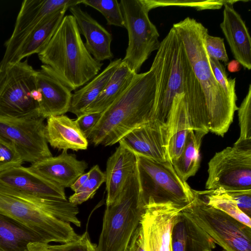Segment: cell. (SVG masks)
Here are the masks:
<instances>
[{"label": "cell", "mask_w": 251, "mask_h": 251, "mask_svg": "<svg viewBox=\"0 0 251 251\" xmlns=\"http://www.w3.org/2000/svg\"><path fill=\"white\" fill-rule=\"evenodd\" d=\"M173 27L182 43L203 93L206 114L205 129L208 133L224 137L238 107L228 98L214 76L205 47L208 29L188 17L174 24Z\"/></svg>", "instance_id": "6da1fadb"}, {"label": "cell", "mask_w": 251, "mask_h": 251, "mask_svg": "<svg viewBox=\"0 0 251 251\" xmlns=\"http://www.w3.org/2000/svg\"><path fill=\"white\" fill-rule=\"evenodd\" d=\"M156 78L151 66L136 74L124 93L107 109L91 131L87 139L95 146L117 143L133 129L154 118Z\"/></svg>", "instance_id": "7a4b0ae2"}, {"label": "cell", "mask_w": 251, "mask_h": 251, "mask_svg": "<svg viewBox=\"0 0 251 251\" xmlns=\"http://www.w3.org/2000/svg\"><path fill=\"white\" fill-rule=\"evenodd\" d=\"M38 56L71 91L95 77L103 65L87 50L72 15L64 16Z\"/></svg>", "instance_id": "3957f363"}, {"label": "cell", "mask_w": 251, "mask_h": 251, "mask_svg": "<svg viewBox=\"0 0 251 251\" xmlns=\"http://www.w3.org/2000/svg\"><path fill=\"white\" fill-rule=\"evenodd\" d=\"M138 167L115 200L107 205L97 251H125L144 213Z\"/></svg>", "instance_id": "277c9868"}, {"label": "cell", "mask_w": 251, "mask_h": 251, "mask_svg": "<svg viewBox=\"0 0 251 251\" xmlns=\"http://www.w3.org/2000/svg\"><path fill=\"white\" fill-rule=\"evenodd\" d=\"M47 198L29 195L0 183V212L40 234L48 243H65L78 239L70 224L57 219L44 210Z\"/></svg>", "instance_id": "5b68a950"}, {"label": "cell", "mask_w": 251, "mask_h": 251, "mask_svg": "<svg viewBox=\"0 0 251 251\" xmlns=\"http://www.w3.org/2000/svg\"><path fill=\"white\" fill-rule=\"evenodd\" d=\"M182 42L174 28L160 43L151 66L156 78V96L153 119L165 123L173 100L183 93L181 64Z\"/></svg>", "instance_id": "8992f818"}, {"label": "cell", "mask_w": 251, "mask_h": 251, "mask_svg": "<svg viewBox=\"0 0 251 251\" xmlns=\"http://www.w3.org/2000/svg\"><path fill=\"white\" fill-rule=\"evenodd\" d=\"M137 154L143 201L186 205L195 198V190L183 180L170 161L160 162Z\"/></svg>", "instance_id": "52a82bcc"}, {"label": "cell", "mask_w": 251, "mask_h": 251, "mask_svg": "<svg viewBox=\"0 0 251 251\" xmlns=\"http://www.w3.org/2000/svg\"><path fill=\"white\" fill-rule=\"evenodd\" d=\"M182 212L224 251H251V228L208 205L196 191L193 200Z\"/></svg>", "instance_id": "ba28073f"}, {"label": "cell", "mask_w": 251, "mask_h": 251, "mask_svg": "<svg viewBox=\"0 0 251 251\" xmlns=\"http://www.w3.org/2000/svg\"><path fill=\"white\" fill-rule=\"evenodd\" d=\"M36 72L27 59L9 64L0 71V117H41L39 104L31 96L36 89Z\"/></svg>", "instance_id": "9c48e42d"}, {"label": "cell", "mask_w": 251, "mask_h": 251, "mask_svg": "<svg viewBox=\"0 0 251 251\" xmlns=\"http://www.w3.org/2000/svg\"><path fill=\"white\" fill-rule=\"evenodd\" d=\"M119 3L128 37V46L122 62L132 71L139 74L152 52L159 49V34L141 0H121Z\"/></svg>", "instance_id": "30bf717a"}, {"label": "cell", "mask_w": 251, "mask_h": 251, "mask_svg": "<svg viewBox=\"0 0 251 251\" xmlns=\"http://www.w3.org/2000/svg\"><path fill=\"white\" fill-rule=\"evenodd\" d=\"M208 166L207 190H251V144L233 145L216 152Z\"/></svg>", "instance_id": "8fae6325"}, {"label": "cell", "mask_w": 251, "mask_h": 251, "mask_svg": "<svg viewBox=\"0 0 251 251\" xmlns=\"http://www.w3.org/2000/svg\"><path fill=\"white\" fill-rule=\"evenodd\" d=\"M45 119L0 117V138L14 144L24 162L32 164L51 157L45 135Z\"/></svg>", "instance_id": "7c38bea8"}, {"label": "cell", "mask_w": 251, "mask_h": 251, "mask_svg": "<svg viewBox=\"0 0 251 251\" xmlns=\"http://www.w3.org/2000/svg\"><path fill=\"white\" fill-rule=\"evenodd\" d=\"M82 0H24L18 14L12 35L5 42V51L0 62L2 71L10 62L25 39L46 17L64 8L81 3Z\"/></svg>", "instance_id": "4fadbf2b"}, {"label": "cell", "mask_w": 251, "mask_h": 251, "mask_svg": "<svg viewBox=\"0 0 251 251\" xmlns=\"http://www.w3.org/2000/svg\"><path fill=\"white\" fill-rule=\"evenodd\" d=\"M187 205L152 201L146 204L140 224L143 229L147 251H170L173 225Z\"/></svg>", "instance_id": "5bb4252c"}, {"label": "cell", "mask_w": 251, "mask_h": 251, "mask_svg": "<svg viewBox=\"0 0 251 251\" xmlns=\"http://www.w3.org/2000/svg\"><path fill=\"white\" fill-rule=\"evenodd\" d=\"M120 140L136 154L160 162L169 161L166 123L153 119L130 131Z\"/></svg>", "instance_id": "9a60e30c"}, {"label": "cell", "mask_w": 251, "mask_h": 251, "mask_svg": "<svg viewBox=\"0 0 251 251\" xmlns=\"http://www.w3.org/2000/svg\"><path fill=\"white\" fill-rule=\"evenodd\" d=\"M0 183L39 198L67 200L65 188L22 166L0 172Z\"/></svg>", "instance_id": "2e32d148"}, {"label": "cell", "mask_w": 251, "mask_h": 251, "mask_svg": "<svg viewBox=\"0 0 251 251\" xmlns=\"http://www.w3.org/2000/svg\"><path fill=\"white\" fill-rule=\"evenodd\" d=\"M36 89L42 94L39 113L45 119L64 115L69 108L72 94L53 74L50 67L43 64L36 75Z\"/></svg>", "instance_id": "e0dca14e"}, {"label": "cell", "mask_w": 251, "mask_h": 251, "mask_svg": "<svg viewBox=\"0 0 251 251\" xmlns=\"http://www.w3.org/2000/svg\"><path fill=\"white\" fill-rule=\"evenodd\" d=\"M247 0H229L224 5L220 27L235 60L245 69H251V39L245 23L233 8V4Z\"/></svg>", "instance_id": "ac0fdd59"}, {"label": "cell", "mask_w": 251, "mask_h": 251, "mask_svg": "<svg viewBox=\"0 0 251 251\" xmlns=\"http://www.w3.org/2000/svg\"><path fill=\"white\" fill-rule=\"evenodd\" d=\"M88 167L84 160H79L75 154L63 150L56 156H51L32 163L29 167L37 173L64 188L70 187Z\"/></svg>", "instance_id": "d6986e66"}, {"label": "cell", "mask_w": 251, "mask_h": 251, "mask_svg": "<svg viewBox=\"0 0 251 251\" xmlns=\"http://www.w3.org/2000/svg\"><path fill=\"white\" fill-rule=\"evenodd\" d=\"M118 143V147L106 163V206L115 201L137 165L136 153L123 141L120 140Z\"/></svg>", "instance_id": "ffe728a7"}, {"label": "cell", "mask_w": 251, "mask_h": 251, "mask_svg": "<svg viewBox=\"0 0 251 251\" xmlns=\"http://www.w3.org/2000/svg\"><path fill=\"white\" fill-rule=\"evenodd\" d=\"M74 17L80 34L86 39L85 47L98 61L110 60L113 57L111 50L112 34L86 12L79 4L69 8Z\"/></svg>", "instance_id": "44dd1931"}, {"label": "cell", "mask_w": 251, "mask_h": 251, "mask_svg": "<svg viewBox=\"0 0 251 251\" xmlns=\"http://www.w3.org/2000/svg\"><path fill=\"white\" fill-rule=\"evenodd\" d=\"M172 251H212L215 243L210 236L182 211L173 225Z\"/></svg>", "instance_id": "7402d4cb"}, {"label": "cell", "mask_w": 251, "mask_h": 251, "mask_svg": "<svg viewBox=\"0 0 251 251\" xmlns=\"http://www.w3.org/2000/svg\"><path fill=\"white\" fill-rule=\"evenodd\" d=\"M45 135L48 143L59 150H86L88 140L80 129L75 120L64 115L47 118Z\"/></svg>", "instance_id": "603a6c76"}, {"label": "cell", "mask_w": 251, "mask_h": 251, "mask_svg": "<svg viewBox=\"0 0 251 251\" xmlns=\"http://www.w3.org/2000/svg\"><path fill=\"white\" fill-rule=\"evenodd\" d=\"M166 123L169 130L168 159L172 164L180 156L192 128L183 93L175 97Z\"/></svg>", "instance_id": "cb8c5ba5"}, {"label": "cell", "mask_w": 251, "mask_h": 251, "mask_svg": "<svg viewBox=\"0 0 251 251\" xmlns=\"http://www.w3.org/2000/svg\"><path fill=\"white\" fill-rule=\"evenodd\" d=\"M32 243L48 244L36 231L0 212V251H27Z\"/></svg>", "instance_id": "d4e9b609"}, {"label": "cell", "mask_w": 251, "mask_h": 251, "mask_svg": "<svg viewBox=\"0 0 251 251\" xmlns=\"http://www.w3.org/2000/svg\"><path fill=\"white\" fill-rule=\"evenodd\" d=\"M67 9L64 8L56 11L41 22L25 39L9 64L15 63L33 54H38L52 37Z\"/></svg>", "instance_id": "484cf974"}, {"label": "cell", "mask_w": 251, "mask_h": 251, "mask_svg": "<svg viewBox=\"0 0 251 251\" xmlns=\"http://www.w3.org/2000/svg\"><path fill=\"white\" fill-rule=\"evenodd\" d=\"M136 74L121 61L98 97L83 114L104 111L127 89Z\"/></svg>", "instance_id": "4316f807"}, {"label": "cell", "mask_w": 251, "mask_h": 251, "mask_svg": "<svg viewBox=\"0 0 251 251\" xmlns=\"http://www.w3.org/2000/svg\"><path fill=\"white\" fill-rule=\"evenodd\" d=\"M121 61V58L111 61L99 75L72 94L68 112L75 114L77 117L81 115L98 97Z\"/></svg>", "instance_id": "83f0119b"}, {"label": "cell", "mask_w": 251, "mask_h": 251, "mask_svg": "<svg viewBox=\"0 0 251 251\" xmlns=\"http://www.w3.org/2000/svg\"><path fill=\"white\" fill-rule=\"evenodd\" d=\"M205 131L189 129L182 151L172 165L179 176L186 181L195 176L200 166V151Z\"/></svg>", "instance_id": "f1b7e54d"}, {"label": "cell", "mask_w": 251, "mask_h": 251, "mask_svg": "<svg viewBox=\"0 0 251 251\" xmlns=\"http://www.w3.org/2000/svg\"><path fill=\"white\" fill-rule=\"evenodd\" d=\"M209 205L220 210L251 228V219L238 207L236 202L220 189L197 191Z\"/></svg>", "instance_id": "f546056e"}, {"label": "cell", "mask_w": 251, "mask_h": 251, "mask_svg": "<svg viewBox=\"0 0 251 251\" xmlns=\"http://www.w3.org/2000/svg\"><path fill=\"white\" fill-rule=\"evenodd\" d=\"M88 172L89 176L86 182L69 198L68 201L75 205L80 204L92 199L97 190L105 181V173L98 165L92 167Z\"/></svg>", "instance_id": "4dcf8cb0"}, {"label": "cell", "mask_w": 251, "mask_h": 251, "mask_svg": "<svg viewBox=\"0 0 251 251\" xmlns=\"http://www.w3.org/2000/svg\"><path fill=\"white\" fill-rule=\"evenodd\" d=\"M150 11L152 9L167 6L191 7L198 11L206 9H219L229 0H141Z\"/></svg>", "instance_id": "1f68e13d"}, {"label": "cell", "mask_w": 251, "mask_h": 251, "mask_svg": "<svg viewBox=\"0 0 251 251\" xmlns=\"http://www.w3.org/2000/svg\"><path fill=\"white\" fill-rule=\"evenodd\" d=\"M81 4L89 6L101 13L107 24L125 27L120 3L117 0H82Z\"/></svg>", "instance_id": "d6a6232c"}, {"label": "cell", "mask_w": 251, "mask_h": 251, "mask_svg": "<svg viewBox=\"0 0 251 251\" xmlns=\"http://www.w3.org/2000/svg\"><path fill=\"white\" fill-rule=\"evenodd\" d=\"M238 116L240 128V136L234 145L251 144V85L247 94L238 107Z\"/></svg>", "instance_id": "836d02e7"}, {"label": "cell", "mask_w": 251, "mask_h": 251, "mask_svg": "<svg viewBox=\"0 0 251 251\" xmlns=\"http://www.w3.org/2000/svg\"><path fill=\"white\" fill-rule=\"evenodd\" d=\"M209 60L217 82L231 101L236 104V78L228 77L225 67L220 61L210 57Z\"/></svg>", "instance_id": "e575fe53"}, {"label": "cell", "mask_w": 251, "mask_h": 251, "mask_svg": "<svg viewBox=\"0 0 251 251\" xmlns=\"http://www.w3.org/2000/svg\"><path fill=\"white\" fill-rule=\"evenodd\" d=\"M24 160L14 144L0 138V172L22 166Z\"/></svg>", "instance_id": "d590c367"}, {"label": "cell", "mask_w": 251, "mask_h": 251, "mask_svg": "<svg viewBox=\"0 0 251 251\" xmlns=\"http://www.w3.org/2000/svg\"><path fill=\"white\" fill-rule=\"evenodd\" d=\"M97 245L93 244L87 231L75 240L59 245L47 246L50 251H97Z\"/></svg>", "instance_id": "8d00e7d4"}, {"label": "cell", "mask_w": 251, "mask_h": 251, "mask_svg": "<svg viewBox=\"0 0 251 251\" xmlns=\"http://www.w3.org/2000/svg\"><path fill=\"white\" fill-rule=\"evenodd\" d=\"M205 47L209 57L222 61L225 65H227L229 58L223 38L211 36L208 33L205 39Z\"/></svg>", "instance_id": "74e56055"}, {"label": "cell", "mask_w": 251, "mask_h": 251, "mask_svg": "<svg viewBox=\"0 0 251 251\" xmlns=\"http://www.w3.org/2000/svg\"><path fill=\"white\" fill-rule=\"evenodd\" d=\"M236 202L239 208L248 216H251V190H224Z\"/></svg>", "instance_id": "f35d334b"}, {"label": "cell", "mask_w": 251, "mask_h": 251, "mask_svg": "<svg viewBox=\"0 0 251 251\" xmlns=\"http://www.w3.org/2000/svg\"><path fill=\"white\" fill-rule=\"evenodd\" d=\"M101 114L102 112L85 113L75 120L80 129L87 138L91 131L99 121Z\"/></svg>", "instance_id": "ab89813d"}, {"label": "cell", "mask_w": 251, "mask_h": 251, "mask_svg": "<svg viewBox=\"0 0 251 251\" xmlns=\"http://www.w3.org/2000/svg\"><path fill=\"white\" fill-rule=\"evenodd\" d=\"M125 251H147L143 229L140 224L134 232Z\"/></svg>", "instance_id": "60d3db41"}, {"label": "cell", "mask_w": 251, "mask_h": 251, "mask_svg": "<svg viewBox=\"0 0 251 251\" xmlns=\"http://www.w3.org/2000/svg\"><path fill=\"white\" fill-rule=\"evenodd\" d=\"M89 176V172L84 173L80 176L74 183L71 186L70 188L75 192L79 189L86 182Z\"/></svg>", "instance_id": "b9f144b4"}, {"label": "cell", "mask_w": 251, "mask_h": 251, "mask_svg": "<svg viewBox=\"0 0 251 251\" xmlns=\"http://www.w3.org/2000/svg\"><path fill=\"white\" fill-rule=\"evenodd\" d=\"M48 244L32 243L29 245L27 251H50L47 248Z\"/></svg>", "instance_id": "7bdbcfd3"}, {"label": "cell", "mask_w": 251, "mask_h": 251, "mask_svg": "<svg viewBox=\"0 0 251 251\" xmlns=\"http://www.w3.org/2000/svg\"><path fill=\"white\" fill-rule=\"evenodd\" d=\"M227 64L229 71L231 72H235L239 70L240 64L236 60L228 62Z\"/></svg>", "instance_id": "ee69618b"}, {"label": "cell", "mask_w": 251, "mask_h": 251, "mask_svg": "<svg viewBox=\"0 0 251 251\" xmlns=\"http://www.w3.org/2000/svg\"><path fill=\"white\" fill-rule=\"evenodd\" d=\"M170 251H172V248H171V244H170Z\"/></svg>", "instance_id": "f6af8a7d"}]
</instances>
